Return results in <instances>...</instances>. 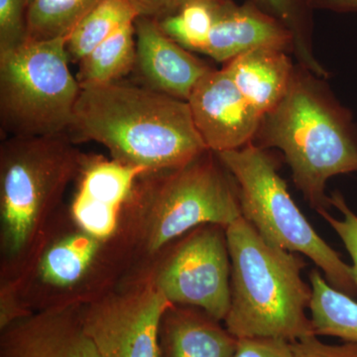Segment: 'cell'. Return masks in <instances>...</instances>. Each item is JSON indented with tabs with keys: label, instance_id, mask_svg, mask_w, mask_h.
I'll list each match as a JSON object with an SVG mask.
<instances>
[{
	"label": "cell",
	"instance_id": "cell-24",
	"mask_svg": "<svg viewBox=\"0 0 357 357\" xmlns=\"http://www.w3.org/2000/svg\"><path fill=\"white\" fill-rule=\"evenodd\" d=\"M331 203L342 215V220L332 217L328 211H319V215L337 232L352 260L351 270L357 289V215L349 208L342 192L335 191L331 195Z\"/></svg>",
	"mask_w": 357,
	"mask_h": 357
},
{
	"label": "cell",
	"instance_id": "cell-1",
	"mask_svg": "<svg viewBox=\"0 0 357 357\" xmlns=\"http://www.w3.org/2000/svg\"><path fill=\"white\" fill-rule=\"evenodd\" d=\"M241 218L236 180L218 154L206 150L180 168L139 176L109 243L130 275L199 225L229 227Z\"/></svg>",
	"mask_w": 357,
	"mask_h": 357
},
{
	"label": "cell",
	"instance_id": "cell-28",
	"mask_svg": "<svg viewBox=\"0 0 357 357\" xmlns=\"http://www.w3.org/2000/svg\"><path fill=\"white\" fill-rule=\"evenodd\" d=\"M314 6L332 9L338 13L357 11V0H312Z\"/></svg>",
	"mask_w": 357,
	"mask_h": 357
},
{
	"label": "cell",
	"instance_id": "cell-29",
	"mask_svg": "<svg viewBox=\"0 0 357 357\" xmlns=\"http://www.w3.org/2000/svg\"><path fill=\"white\" fill-rule=\"evenodd\" d=\"M259 1L282 17L287 16L289 0H259Z\"/></svg>",
	"mask_w": 357,
	"mask_h": 357
},
{
	"label": "cell",
	"instance_id": "cell-26",
	"mask_svg": "<svg viewBox=\"0 0 357 357\" xmlns=\"http://www.w3.org/2000/svg\"><path fill=\"white\" fill-rule=\"evenodd\" d=\"M293 347L297 357H357V344H326L317 335L293 342Z\"/></svg>",
	"mask_w": 357,
	"mask_h": 357
},
{
	"label": "cell",
	"instance_id": "cell-2",
	"mask_svg": "<svg viewBox=\"0 0 357 357\" xmlns=\"http://www.w3.org/2000/svg\"><path fill=\"white\" fill-rule=\"evenodd\" d=\"M66 134L11 136L2 142L1 282L24 280L60 222L66 190L86 156Z\"/></svg>",
	"mask_w": 357,
	"mask_h": 357
},
{
	"label": "cell",
	"instance_id": "cell-19",
	"mask_svg": "<svg viewBox=\"0 0 357 357\" xmlns=\"http://www.w3.org/2000/svg\"><path fill=\"white\" fill-rule=\"evenodd\" d=\"M135 26L129 23L79 63L81 89L115 83L135 67Z\"/></svg>",
	"mask_w": 357,
	"mask_h": 357
},
{
	"label": "cell",
	"instance_id": "cell-30",
	"mask_svg": "<svg viewBox=\"0 0 357 357\" xmlns=\"http://www.w3.org/2000/svg\"><path fill=\"white\" fill-rule=\"evenodd\" d=\"M199 1V0H174V6H175V13L180 7L185 6V4L190 3V2ZM211 1H218V0H211Z\"/></svg>",
	"mask_w": 357,
	"mask_h": 357
},
{
	"label": "cell",
	"instance_id": "cell-14",
	"mask_svg": "<svg viewBox=\"0 0 357 357\" xmlns=\"http://www.w3.org/2000/svg\"><path fill=\"white\" fill-rule=\"evenodd\" d=\"M134 26L135 68L148 88L187 102L211 68L167 36L156 20L139 16Z\"/></svg>",
	"mask_w": 357,
	"mask_h": 357
},
{
	"label": "cell",
	"instance_id": "cell-22",
	"mask_svg": "<svg viewBox=\"0 0 357 357\" xmlns=\"http://www.w3.org/2000/svg\"><path fill=\"white\" fill-rule=\"evenodd\" d=\"M225 0L190 2L158 21L160 28L185 50L203 52Z\"/></svg>",
	"mask_w": 357,
	"mask_h": 357
},
{
	"label": "cell",
	"instance_id": "cell-25",
	"mask_svg": "<svg viewBox=\"0 0 357 357\" xmlns=\"http://www.w3.org/2000/svg\"><path fill=\"white\" fill-rule=\"evenodd\" d=\"M234 357H297L293 342L271 337L238 338Z\"/></svg>",
	"mask_w": 357,
	"mask_h": 357
},
{
	"label": "cell",
	"instance_id": "cell-7",
	"mask_svg": "<svg viewBox=\"0 0 357 357\" xmlns=\"http://www.w3.org/2000/svg\"><path fill=\"white\" fill-rule=\"evenodd\" d=\"M67 39L28 40L0 53V119L9 137L69 130L81 86L70 73Z\"/></svg>",
	"mask_w": 357,
	"mask_h": 357
},
{
	"label": "cell",
	"instance_id": "cell-21",
	"mask_svg": "<svg viewBox=\"0 0 357 357\" xmlns=\"http://www.w3.org/2000/svg\"><path fill=\"white\" fill-rule=\"evenodd\" d=\"M102 0H28L29 40L68 38L75 27Z\"/></svg>",
	"mask_w": 357,
	"mask_h": 357
},
{
	"label": "cell",
	"instance_id": "cell-5",
	"mask_svg": "<svg viewBox=\"0 0 357 357\" xmlns=\"http://www.w3.org/2000/svg\"><path fill=\"white\" fill-rule=\"evenodd\" d=\"M227 237L231 298L225 328L237 338L296 342L316 335L306 312L312 290L302 277L303 256L268 243L243 217L227 227Z\"/></svg>",
	"mask_w": 357,
	"mask_h": 357
},
{
	"label": "cell",
	"instance_id": "cell-10",
	"mask_svg": "<svg viewBox=\"0 0 357 357\" xmlns=\"http://www.w3.org/2000/svg\"><path fill=\"white\" fill-rule=\"evenodd\" d=\"M171 306L140 270L114 290L81 305L79 312L84 331L102 357H161L160 325Z\"/></svg>",
	"mask_w": 357,
	"mask_h": 357
},
{
	"label": "cell",
	"instance_id": "cell-8",
	"mask_svg": "<svg viewBox=\"0 0 357 357\" xmlns=\"http://www.w3.org/2000/svg\"><path fill=\"white\" fill-rule=\"evenodd\" d=\"M61 218L24 280L15 284L30 311L84 305L114 290L124 278L110 251L100 241Z\"/></svg>",
	"mask_w": 357,
	"mask_h": 357
},
{
	"label": "cell",
	"instance_id": "cell-3",
	"mask_svg": "<svg viewBox=\"0 0 357 357\" xmlns=\"http://www.w3.org/2000/svg\"><path fill=\"white\" fill-rule=\"evenodd\" d=\"M69 130L74 142L96 141L148 172L180 168L208 150L188 102L121 81L81 89Z\"/></svg>",
	"mask_w": 357,
	"mask_h": 357
},
{
	"label": "cell",
	"instance_id": "cell-20",
	"mask_svg": "<svg viewBox=\"0 0 357 357\" xmlns=\"http://www.w3.org/2000/svg\"><path fill=\"white\" fill-rule=\"evenodd\" d=\"M139 14L126 0H102L79 21L67 39L70 60L79 63Z\"/></svg>",
	"mask_w": 357,
	"mask_h": 357
},
{
	"label": "cell",
	"instance_id": "cell-9",
	"mask_svg": "<svg viewBox=\"0 0 357 357\" xmlns=\"http://www.w3.org/2000/svg\"><path fill=\"white\" fill-rule=\"evenodd\" d=\"M140 270L171 304L198 307L220 321L227 316L231 263L227 227L199 225Z\"/></svg>",
	"mask_w": 357,
	"mask_h": 357
},
{
	"label": "cell",
	"instance_id": "cell-27",
	"mask_svg": "<svg viewBox=\"0 0 357 357\" xmlns=\"http://www.w3.org/2000/svg\"><path fill=\"white\" fill-rule=\"evenodd\" d=\"M139 16L160 20L175 13L174 0H126Z\"/></svg>",
	"mask_w": 357,
	"mask_h": 357
},
{
	"label": "cell",
	"instance_id": "cell-13",
	"mask_svg": "<svg viewBox=\"0 0 357 357\" xmlns=\"http://www.w3.org/2000/svg\"><path fill=\"white\" fill-rule=\"evenodd\" d=\"M81 305L35 311L1 331L0 357H102L86 335Z\"/></svg>",
	"mask_w": 357,
	"mask_h": 357
},
{
	"label": "cell",
	"instance_id": "cell-18",
	"mask_svg": "<svg viewBox=\"0 0 357 357\" xmlns=\"http://www.w3.org/2000/svg\"><path fill=\"white\" fill-rule=\"evenodd\" d=\"M312 297L310 312L314 333L357 344V301L332 287L314 268L309 275Z\"/></svg>",
	"mask_w": 357,
	"mask_h": 357
},
{
	"label": "cell",
	"instance_id": "cell-12",
	"mask_svg": "<svg viewBox=\"0 0 357 357\" xmlns=\"http://www.w3.org/2000/svg\"><path fill=\"white\" fill-rule=\"evenodd\" d=\"M147 172L117 160L86 155L70 204V220L86 234L109 241L119 229L122 208L136 180Z\"/></svg>",
	"mask_w": 357,
	"mask_h": 357
},
{
	"label": "cell",
	"instance_id": "cell-16",
	"mask_svg": "<svg viewBox=\"0 0 357 357\" xmlns=\"http://www.w3.org/2000/svg\"><path fill=\"white\" fill-rule=\"evenodd\" d=\"M161 357H234L238 338L203 310L167 309L159 332Z\"/></svg>",
	"mask_w": 357,
	"mask_h": 357
},
{
	"label": "cell",
	"instance_id": "cell-11",
	"mask_svg": "<svg viewBox=\"0 0 357 357\" xmlns=\"http://www.w3.org/2000/svg\"><path fill=\"white\" fill-rule=\"evenodd\" d=\"M187 102L208 150L220 153L255 141L263 117L244 98L225 68L208 70Z\"/></svg>",
	"mask_w": 357,
	"mask_h": 357
},
{
	"label": "cell",
	"instance_id": "cell-6",
	"mask_svg": "<svg viewBox=\"0 0 357 357\" xmlns=\"http://www.w3.org/2000/svg\"><path fill=\"white\" fill-rule=\"evenodd\" d=\"M238 187L243 217L277 248L307 256L332 287L352 298L351 265L319 236L289 194L276 160L255 142L217 153Z\"/></svg>",
	"mask_w": 357,
	"mask_h": 357
},
{
	"label": "cell",
	"instance_id": "cell-15",
	"mask_svg": "<svg viewBox=\"0 0 357 357\" xmlns=\"http://www.w3.org/2000/svg\"><path fill=\"white\" fill-rule=\"evenodd\" d=\"M292 40V33L273 18L253 7H238L225 0L202 53L227 63L262 47L285 51Z\"/></svg>",
	"mask_w": 357,
	"mask_h": 357
},
{
	"label": "cell",
	"instance_id": "cell-4",
	"mask_svg": "<svg viewBox=\"0 0 357 357\" xmlns=\"http://www.w3.org/2000/svg\"><path fill=\"white\" fill-rule=\"evenodd\" d=\"M257 146L278 148L292 171L296 187L311 208L328 211V178L357 173V126L342 107L307 70L295 69L283 100L264 115Z\"/></svg>",
	"mask_w": 357,
	"mask_h": 357
},
{
	"label": "cell",
	"instance_id": "cell-17",
	"mask_svg": "<svg viewBox=\"0 0 357 357\" xmlns=\"http://www.w3.org/2000/svg\"><path fill=\"white\" fill-rule=\"evenodd\" d=\"M225 69L249 105L262 117L283 100L295 72L285 51L270 47L241 54L225 63Z\"/></svg>",
	"mask_w": 357,
	"mask_h": 357
},
{
	"label": "cell",
	"instance_id": "cell-23",
	"mask_svg": "<svg viewBox=\"0 0 357 357\" xmlns=\"http://www.w3.org/2000/svg\"><path fill=\"white\" fill-rule=\"evenodd\" d=\"M28 0H0V53L13 50L29 40Z\"/></svg>",
	"mask_w": 357,
	"mask_h": 357
}]
</instances>
